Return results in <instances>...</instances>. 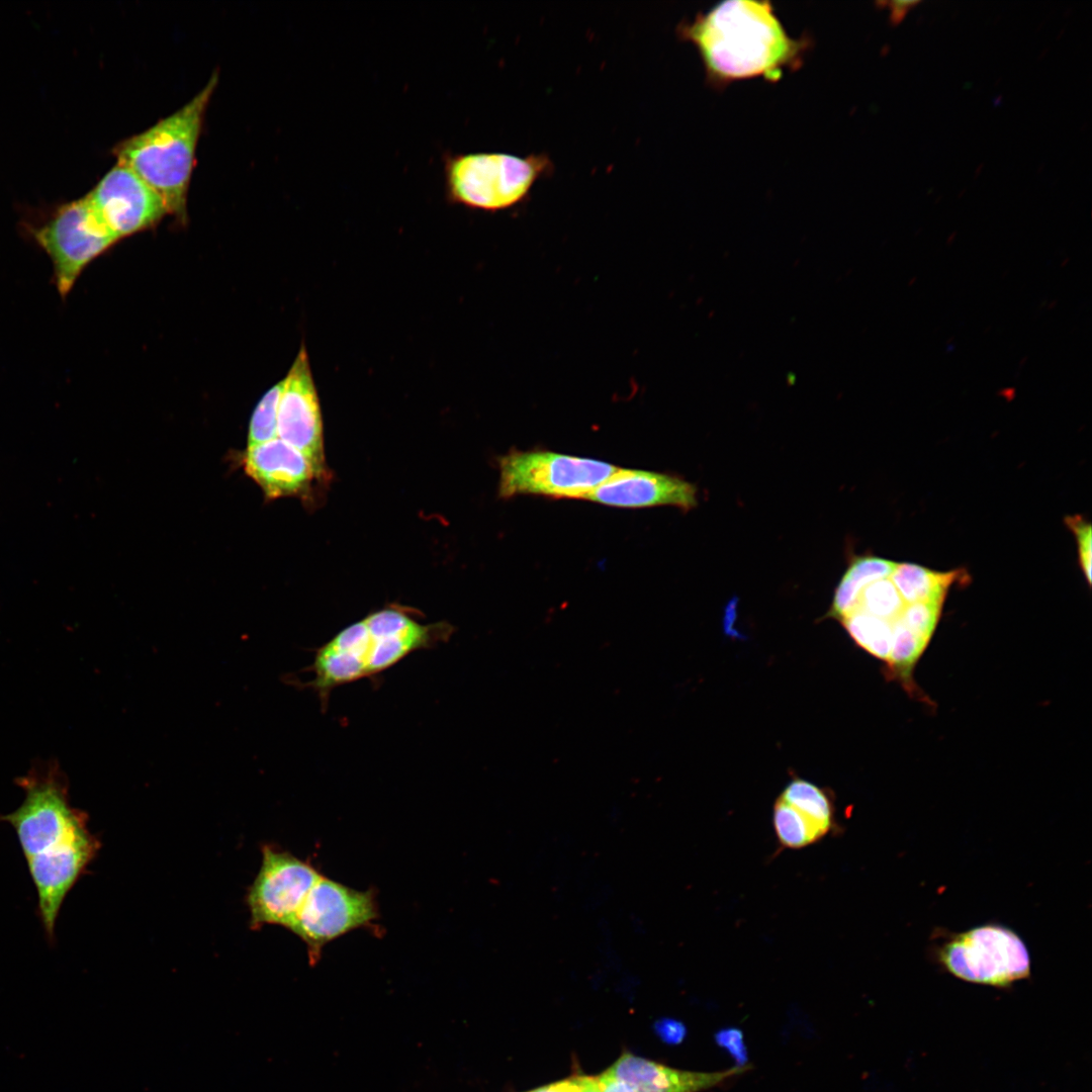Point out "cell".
Instances as JSON below:
<instances>
[{"label": "cell", "mask_w": 1092, "mask_h": 1092, "mask_svg": "<svg viewBox=\"0 0 1092 1092\" xmlns=\"http://www.w3.org/2000/svg\"><path fill=\"white\" fill-rule=\"evenodd\" d=\"M16 784L23 802L0 820L16 833L38 907L57 912L95 856L98 841L87 828V816L70 804L67 780L56 762L33 766Z\"/></svg>", "instance_id": "6da1fadb"}, {"label": "cell", "mask_w": 1092, "mask_h": 1092, "mask_svg": "<svg viewBox=\"0 0 1092 1092\" xmlns=\"http://www.w3.org/2000/svg\"><path fill=\"white\" fill-rule=\"evenodd\" d=\"M714 86L762 77L776 82L801 65L807 39L792 38L767 1H726L678 27Z\"/></svg>", "instance_id": "7a4b0ae2"}, {"label": "cell", "mask_w": 1092, "mask_h": 1092, "mask_svg": "<svg viewBox=\"0 0 1092 1092\" xmlns=\"http://www.w3.org/2000/svg\"><path fill=\"white\" fill-rule=\"evenodd\" d=\"M418 618L413 610L394 605L343 628L315 650L307 667L313 677L303 686L316 693L325 709L336 688L374 677L412 653L451 638V624H424Z\"/></svg>", "instance_id": "3957f363"}, {"label": "cell", "mask_w": 1092, "mask_h": 1092, "mask_svg": "<svg viewBox=\"0 0 1092 1092\" xmlns=\"http://www.w3.org/2000/svg\"><path fill=\"white\" fill-rule=\"evenodd\" d=\"M218 76L188 103L148 129L121 141L113 149L117 163L131 169L164 200L170 214L184 222L187 193L204 114Z\"/></svg>", "instance_id": "277c9868"}, {"label": "cell", "mask_w": 1092, "mask_h": 1092, "mask_svg": "<svg viewBox=\"0 0 1092 1092\" xmlns=\"http://www.w3.org/2000/svg\"><path fill=\"white\" fill-rule=\"evenodd\" d=\"M552 170L548 156L468 153L445 160L448 199L484 211H499L524 201L535 182Z\"/></svg>", "instance_id": "5b68a950"}, {"label": "cell", "mask_w": 1092, "mask_h": 1092, "mask_svg": "<svg viewBox=\"0 0 1092 1092\" xmlns=\"http://www.w3.org/2000/svg\"><path fill=\"white\" fill-rule=\"evenodd\" d=\"M935 958L958 979L997 988L1009 987L1031 972L1030 954L1022 938L998 923L949 933L936 947Z\"/></svg>", "instance_id": "8992f818"}, {"label": "cell", "mask_w": 1092, "mask_h": 1092, "mask_svg": "<svg viewBox=\"0 0 1092 1092\" xmlns=\"http://www.w3.org/2000/svg\"><path fill=\"white\" fill-rule=\"evenodd\" d=\"M29 234L51 260L62 298L71 292L85 268L118 242L86 195L59 205L41 223L29 226Z\"/></svg>", "instance_id": "52a82bcc"}, {"label": "cell", "mask_w": 1092, "mask_h": 1092, "mask_svg": "<svg viewBox=\"0 0 1092 1092\" xmlns=\"http://www.w3.org/2000/svg\"><path fill=\"white\" fill-rule=\"evenodd\" d=\"M618 467L589 458L550 451H515L499 460L502 497L540 494L584 498Z\"/></svg>", "instance_id": "ba28073f"}, {"label": "cell", "mask_w": 1092, "mask_h": 1092, "mask_svg": "<svg viewBox=\"0 0 1092 1092\" xmlns=\"http://www.w3.org/2000/svg\"><path fill=\"white\" fill-rule=\"evenodd\" d=\"M378 917L374 890H355L322 875L290 930L305 942L309 963L316 964L326 944L358 928L372 927Z\"/></svg>", "instance_id": "9c48e42d"}, {"label": "cell", "mask_w": 1092, "mask_h": 1092, "mask_svg": "<svg viewBox=\"0 0 1092 1092\" xmlns=\"http://www.w3.org/2000/svg\"><path fill=\"white\" fill-rule=\"evenodd\" d=\"M321 876L308 861L264 846L259 874L247 897L252 925L277 924L291 929Z\"/></svg>", "instance_id": "30bf717a"}, {"label": "cell", "mask_w": 1092, "mask_h": 1092, "mask_svg": "<svg viewBox=\"0 0 1092 1092\" xmlns=\"http://www.w3.org/2000/svg\"><path fill=\"white\" fill-rule=\"evenodd\" d=\"M283 379L284 386L278 407V438L306 458L315 478L324 479L328 470L322 413L304 346H301Z\"/></svg>", "instance_id": "8fae6325"}, {"label": "cell", "mask_w": 1092, "mask_h": 1092, "mask_svg": "<svg viewBox=\"0 0 1092 1092\" xmlns=\"http://www.w3.org/2000/svg\"><path fill=\"white\" fill-rule=\"evenodd\" d=\"M86 196L118 241L155 228L169 214L159 194L120 163H116Z\"/></svg>", "instance_id": "7c38bea8"}, {"label": "cell", "mask_w": 1092, "mask_h": 1092, "mask_svg": "<svg viewBox=\"0 0 1092 1092\" xmlns=\"http://www.w3.org/2000/svg\"><path fill=\"white\" fill-rule=\"evenodd\" d=\"M584 499L618 508L674 506L689 511L697 506V488L669 474L618 468L590 490Z\"/></svg>", "instance_id": "4fadbf2b"}, {"label": "cell", "mask_w": 1092, "mask_h": 1092, "mask_svg": "<svg viewBox=\"0 0 1092 1092\" xmlns=\"http://www.w3.org/2000/svg\"><path fill=\"white\" fill-rule=\"evenodd\" d=\"M243 466L268 499L305 493L315 478L306 458L278 437L247 447Z\"/></svg>", "instance_id": "5bb4252c"}, {"label": "cell", "mask_w": 1092, "mask_h": 1092, "mask_svg": "<svg viewBox=\"0 0 1092 1092\" xmlns=\"http://www.w3.org/2000/svg\"><path fill=\"white\" fill-rule=\"evenodd\" d=\"M747 1068L735 1066L717 1072L685 1071L623 1053L606 1071L633 1092H702L720 1086L744 1073Z\"/></svg>", "instance_id": "9a60e30c"}, {"label": "cell", "mask_w": 1092, "mask_h": 1092, "mask_svg": "<svg viewBox=\"0 0 1092 1092\" xmlns=\"http://www.w3.org/2000/svg\"><path fill=\"white\" fill-rule=\"evenodd\" d=\"M962 573L935 571L915 563H897L890 579L906 604L944 602L951 583Z\"/></svg>", "instance_id": "2e32d148"}, {"label": "cell", "mask_w": 1092, "mask_h": 1092, "mask_svg": "<svg viewBox=\"0 0 1092 1092\" xmlns=\"http://www.w3.org/2000/svg\"><path fill=\"white\" fill-rule=\"evenodd\" d=\"M826 835L834 827L833 805L827 794L814 784L795 779L781 796Z\"/></svg>", "instance_id": "e0dca14e"}, {"label": "cell", "mask_w": 1092, "mask_h": 1092, "mask_svg": "<svg viewBox=\"0 0 1092 1092\" xmlns=\"http://www.w3.org/2000/svg\"><path fill=\"white\" fill-rule=\"evenodd\" d=\"M850 637L871 654L889 659L893 630L892 623L856 610L841 619Z\"/></svg>", "instance_id": "ac0fdd59"}, {"label": "cell", "mask_w": 1092, "mask_h": 1092, "mask_svg": "<svg viewBox=\"0 0 1092 1092\" xmlns=\"http://www.w3.org/2000/svg\"><path fill=\"white\" fill-rule=\"evenodd\" d=\"M772 823L779 842L786 848L799 849L825 836L808 818L781 798L774 807Z\"/></svg>", "instance_id": "d6986e66"}, {"label": "cell", "mask_w": 1092, "mask_h": 1092, "mask_svg": "<svg viewBox=\"0 0 1092 1092\" xmlns=\"http://www.w3.org/2000/svg\"><path fill=\"white\" fill-rule=\"evenodd\" d=\"M906 605L890 577H886L861 589L857 610L892 623L900 617Z\"/></svg>", "instance_id": "ffe728a7"}, {"label": "cell", "mask_w": 1092, "mask_h": 1092, "mask_svg": "<svg viewBox=\"0 0 1092 1092\" xmlns=\"http://www.w3.org/2000/svg\"><path fill=\"white\" fill-rule=\"evenodd\" d=\"M284 379L264 393L250 420L247 447L263 444L278 437V407Z\"/></svg>", "instance_id": "44dd1931"}, {"label": "cell", "mask_w": 1092, "mask_h": 1092, "mask_svg": "<svg viewBox=\"0 0 1092 1092\" xmlns=\"http://www.w3.org/2000/svg\"><path fill=\"white\" fill-rule=\"evenodd\" d=\"M893 640L888 662L902 675L910 673L927 643L908 629L899 618L892 622Z\"/></svg>", "instance_id": "7402d4cb"}, {"label": "cell", "mask_w": 1092, "mask_h": 1092, "mask_svg": "<svg viewBox=\"0 0 1092 1092\" xmlns=\"http://www.w3.org/2000/svg\"><path fill=\"white\" fill-rule=\"evenodd\" d=\"M942 604L943 602L907 604L899 619L918 637L928 642L938 623Z\"/></svg>", "instance_id": "603a6c76"}, {"label": "cell", "mask_w": 1092, "mask_h": 1092, "mask_svg": "<svg viewBox=\"0 0 1092 1092\" xmlns=\"http://www.w3.org/2000/svg\"><path fill=\"white\" fill-rule=\"evenodd\" d=\"M897 563L880 557H858L854 559L843 577L860 592L876 580L890 577Z\"/></svg>", "instance_id": "cb8c5ba5"}, {"label": "cell", "mask_w": 1092, "mask_h": 1092, "mask_svg": "<svg viewBox=\"0 0 1092 1092\" xmlns=\"http://www.w3.org/2000/svg\"><path fill=\"white\" fill-rule=\"evenodd\" d=\"M1066 523L1074 533L1078 546L1079 560L1082 570L1091 583V558H1092V532L1090 523L1081 516H1069Z\"/></svg>", "instance_id": "d4e9b609"}, {"label": "cell", "mask_w": 1092, "mask_h": 1092, "mask_svg": "<svg viewBox=\"0 0 1092 1092\" xmlns=\"http://www.w3.org/2000/svg\"><path fill=\"white\" fill-rule=\"evenodd\" d=\"M718 1044L724 1046L737 1061V1066H745L746 1049L742 1032L736 1028H726L716 1034Z\"/></svg>", "instance_id": "484cf974"}, {"label": "cell", "mask_w": 1092, "mask_h": 1092, "mask_svg": "<svg viewBox=\"0 0 1092 1092\" xmlns=\"http://www.w3.org/2000/svg\"><path fill=\"white\" fill-rule=\"evenodd\" d=\"M655 1034L667 1044L680 1043L687 1034L685 1024L676 1019L661 1018L654 1022Z\"/></svg>", "instance_id": "4316f807"}, {"label": "cell", "mask_w": 1092, "mask_h": 1092, "mask_svg": "<svg viewBox=\"0 0 1092 1092\" xmlns=\"http://www.w3.org/2000/svg\"><path fill=\"white\" fill-rule=\"evenodd\" d=\"M566 1092H602L598 1076L575 1075L565 1079Z\"/></svg>", "instance_id": "83f0119b"}, {"label": "cell", "mask_w": 1092, "mask_h": 1092, "mask_svg": "<svg viewBox=\"0 0 1092 1092\" xmlns=\"http://www.w3.org/2000/svg\"><path fill=\"white\" fill-rule=\"evenodd\" d=\"M736 603H737V601L735 599L731 600L728 603V605L726 607V610H725L723 627H724V632L726 633L727 636L737 639V638H742L743 635H741L735 629L736 617H737V615H736V609H737Z\"/></svg>", "instance_id": "f1b7e54d"}, {"label": "cell", "mask_w": 1092, "mask_h": 1092, "mask_svg": "<svg viewBox=\"0 0 1092 1092\" xmlns=\"http://www.w3.org/2000/svg\"><path fill=\"white\" fill-rule=\"evenodd\" d=\"M919 3L920 1L918 0L885 2V4L889 5L891 8L890 19L893 24L900 23L906 16L909 9Z\"/></svg>", "instance_id": "f546056e"}, {"label": "cell", "mask_w": 1092, "mask_h": 1092, "mask_svg": "<svg viewBox=\"0 0 1092 1092\" xmlns=\"http://www.w3.org/2000/svg\"><path fill=\"white\" fill-rule=\"evenodd\" d=\"M602 1092H633L626 1084L610 1075L607 1071L598 1076Z\"/></svg>", "instance_id": "4dcf8cb0"}, {"label": "cell", "mask_w": 1092, "mask_h": 1092, "mask_svg": "<svg viewBox=\"0 0 1092 1092\" xmlns=\"http://www.w3.org/2000/svg\"><path fill=\"white\" fill-rule=\"evenodd\" d=\"M528 1092H566V1082L565 1079H563L561 1081L541 1086Z\"/></svg>", "instance_id": "1f68e13d"}]
</instances>
